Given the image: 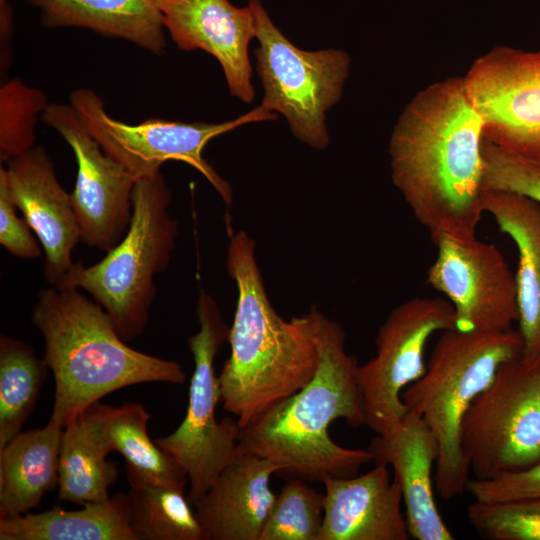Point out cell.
I'll use <instances>...</instances> for the list:
<instances>
[{
  "label": "cell",
  "instance_id": "12",
  "mask_svg": "<svg viewBox=\"0 0 540 540\" xmlns=\"http://www.w3.org/2000/svg\"><path fill=\"white\" fill-rule=\"evenodd\" d=\"M436 258L426 281L452 305L463 332H503L518 321L515 274L501 252L475 235L431 237Z\"/></svg>",
  "mask_w": 540,
  "mask_h": 540
},
{
  "label": "cell",
  "instance_id": "28",
  "mask_svg": "<svg viewBox=\"0 0 540 540\" xmlns=\"http://www.w3.org/2000/svg\"><path fill=\"white\" fill-rule=\"evenodd\" d=\"M324 499L307 481L289 479L276 494L260 540H320Z\"/></svg>",
  "mask_w": 540,
  "mask_h": 540
},
{
  "label": "cell",
  "instance_id": "32",
  "mask_svg": "<svg viewBox=\"0 0 540 540\" xmlns=\"http://www.w3.org/2000/svg\"><path fill=\"white\" fill-rule=\"evenodd\" d=\"M466 491L479 502L540 497V460L524 469L469 480Z\"/></svg>",
  "mask_w": 540,
  "mask_h": 540
},
{
  "label": "cell",
  "instance_id": "19",
  "mask_svg": "<svg viewBox=\"0 0 540 540\" xmlns=\"http://www.w3.org/2000/svg\"><path fill=\"white\" fill-rule=\"evenodd\" d=\"M281 467L252 454H240L194 504L206 540H260L276 494L270 479Z\"/></svg>",
  "mask_w": 540,
  "mask_h": 540
},
{
  "label": "cell",
  "instance_id": "24",
  "mask_svg": "<svg viewBox=\"0 0 540 540\" xmlns=\"http://www.w3.org/2000/svg\"><path fill=\"white\" fill-rule=\"evenodd\" d=\"M0 540H137L129 526L127 494L118 492L79 510L60 506L0 520Z\"/></svg>",
  "mask_w": 540,
  "mask_h": 540
},
{
  "label": "cell",
  "instance_id": "4",
  "mask_svg": "<svg viewBox=\"0 0 540 540\" xmlns=\"http://www.w3.org/2000/svg\"><path fill=\"white\" fill-rule=\"evenodd\" d=\"M32 323L43 337L44 360L55 380L50 419L63 428L90 405L124 387L186 381L179 363L128 346L105 309L80 289H42Z\"/></svg>",
  "mask_w": 540,
  "mask_h": 540
},
{
  "label": "cell",
  "instance_id": "23",
  "mask_svg": "<svg viewBox=\"0 0 540 540\" xmlns=\"http://www.w3.org/2000/svg\"><path fill=\"white\" fill-rule=\"evenodd\" d=\"M47 28L82 27L129 41L155 55L166 49L156 0H25Z\"/></svg>",
  "mask_w": 540,
  "mask_h": 540
},
{
  "label": "cell",
  "instance_id": "10",
  "mask_svg": "<svg viewBox=\"0 0 540 540\" xmlns=\"http://www.w3.org/2000/svg\"><path fill=\"white\" fill-rule=\"evenodd\" d=\"M70 104L103 151L137 179L159 171L168 160L182 161L199 171L226 204L232 202L231 186L203 157L205 146L213 138L243 124L276 119L273 112L259 106L222 123L152 118L133 125L110 116L102 98L87 88L73 91Z\"/></svg>",
  "mask_w": 540,
  "mask_h": 540
},
{
  "label": "cell",
  "instance_id": "22",
  "mask_svg": "<svg viewBox=\"0 0 540 540\" xmlns=\"http://www.w3.org/2000/svg\"><path fill=\"white\" fill-rule=\"evenodd\" d=\"M63 430L50 419L0 448V520L30 512L56 488Z\"/></svg>",
  "mask_w": 540,
  "mask_h": 540
},
{
  "label": "cell",
  "instance_id": "17",
  "mask_svg": "<svg viewBox=\"0 0 540 540\" xmlns=\"http://www.w3.org/2000/svg\"><path fill=\"white\" fill-rule=\"evenodd\" d=\"M375 464L390 465L402 492L410 537L453 540L433 492V467L439 454L435 435L425 420L408 412L385 434H376L367 448Z\"/></svg>",
  "mask_w": 540,
  "mask_h": 540
},
{
  "label": "cell",
  "instance_id": "33",
  "mask_svg": "<svg viewBox=\"0 0 540 540\" xmlns=\"http://www.w3.org/2000/svg\"><path fill=\"white\" fill-rule=\"evenodd\" d=\"M4 171L0 167V244L10 254L23 259H35L41 256V244L32 229L23 218L18 217Z\"/></svg>",
  "mask_w": 540,
  "mask_h": 540
},
{
  "label": "cell",
  "instance_id": "5",
  "mask_svg": "<svg viewBox=\"0 0 540 540\" xmlns=\"http://www.w3.org/2000/svg\"><path fill=\"white\" fill-rule=\"evenodd\" d=\"M524 352L518 329L503 332L443 331L425 373L402 392L409 411L421 416L436 437L435 488L451 500L466 491L470 467L461 448V425L473 401L500 367Z\"/></svg>",
  "mask_w": 540,
  "mask_h": 540
},
{
  "label": "cell",
  "instance_id": "3",
  "mask_svg": "<svg viewBox=\"0 0 540 540\" xmlns=\"http://www.w3.org/2000/svg\"><path fill=\"white\" fill-rule=\"evenodd\" d=\"M342 326L319 314L320 359L311 380L253 424L240 428V454L279 465L277 475L322 483L325 476L349 478L373 462L368 449L345 448L329 436V425L343 418L352 427L365 424L356 379L357 360L345 349Z\"/></svg>",
  "mask_w": 540,
  "mask_h": 540
},
{
  "label": "cell",
  "instance_id": "1",
  "mask_svg": "<svg viewBox=\"0 0 540 540\" xmlns=\"http://www.w3.org/2000/svg\"><path fill=\"white\" fill-rule=\"evenodd\" d=\"M484 121L463 77L419 91L389 142L392 181L431 237L475 235L481 221Z\"/></svg>",
  "mask_w": 540,
  "mask_h": 540
},
{
  "label": "cell",
  "instance_id": "21",
  "mask_svg": "<svg viewBox=\"0 0 540 540\" xmlns=\"http://www.w3.org/2000/svg\"><path fill=\"white\" fill-rule=\"evenodd\" d=\"M82 412L105 451L118 452L125 460L130 485L185 487L188 478L182 467L150 438V413L141 403L111 406L98 401Z\"/></svg>",
  "mask_w": 540,
  "mask_h": 540
},
{
  "label": "cell",
  "instance_id": "27",
  "mask_svg": "<svg viewBox=\"0 0 540 540\" xmlns=\"http://www.w3.org/2000/svg\"><path fill=\"white\" fill-rule=\"evenodd\" d=\"M48 366L26 342L0 337V448L21 432L33 410Z\"/></svg>",
  "mask_w": 540,
  "mask_h": 540
},
{
  "label": "cell",
  "instance_id": "30",
  "mask_svg": "<svg viewBox=\"0 0 540 540\" xmlns=\"http://www.w3.org/2000/svg\"><path fill=\"white\" fill-rule=\"evenodd\" d=\"M467 516L474 530L490 540H540V497L473 501Z\"/></svg>",
  "mask_w": 540,
  "mask_h": 540
},
{
  "label": "cell",
  "instance_id": "31",
  "mask_svg": "<svg viewBox=\"0 0 540 540\" xmlns=\"http://www.w3.org/2000/svg\"><path fill=\"white\" fill-rule=\"evenodd\" d=\"M483 190L528 197L540 205V160L502 148L485 138Z\"/></svg>",
  "mask_w": 540,
  "mask_h": 540
},
{
  "label": "cell",
  "instance_id": "15",
  "mask_svg": "<svg viewBox=\"0 0 540 540\" xmlns=\"http://www.w3.org/2000/svg\"><path fill=\"white\" fill-rule=\"evenodd\" d=\"M4 171L11 198L44 252V279L55 286L74 266L72 252L81 241L70 194L42 146L11 159Z\"/></svg>",
  "mask_w": 540,
  "mask_h": 540
},
{
  "label": "cell",
  "instance_id": "18",
  "mask_svg": "<svg viewBox=\"0 0 540 540\" xmlns=\"http://www.w3.org/2000/svg\"><path fill=\"white\" fill-rule=\"evenodd\" d=\"M320 540H409L402 492L388 466L349 478L325 476Z\"/></svg>",
  "mask_w": 540,
  "mask_h": 540
},
{
  "label": "cell",
  "instance_id": "9",
  "mask_svg": "<svg viewBox=\"0 0 540 540\" xmlns=\"http://www.w3.org/2000/svg\"><path fill=\"white\" fill-rule=\"evenodd\" d=\"M460 439L477 479L540 460V356L522 354L500 367L466 412Z\"/></svg>",
  "mask_w": 540,
  "mask_h": 540
},
{
  "label": "cell",
  "instance_id": "14",
  "mask_svg": "<svg viewBox=\"0 0 540 540\" xmlns=\"http://www.w3.org/2000/svg\"><path fill=\"white\" fill-rule=\"evenodd\" d=\"M464 78L485 138L540 160V50L496 46L478 57Z\"/></svg>",
  "mask_w": 540,
  "mask_h": 540
},
{
  "label": "cell",
  "instance_id": "11",
  "mask_svg": "<svg viewBox=\"0 0 540 540\" xmlns=\"http://www.w3.org/2000/svg\"><path fill=\"white\" fill-rule=\"evenodd\" d=\"M455 326L447 299L412 298L389 313L377 332L376 355L356 369L364 425L382 435L408 412L402 392L425 373L429 339Z\"/></svg>",
  "mask_w": 540,
  "mask_h": 540
},
{
  "label": "cell",
  "instance_id": "20",
  "mask_svg": "<svg viewBox=\"0 0 540 540\" xmlns=\"http://www.w3.org/2000/svg\"><path fill=\"white\" fill-rule=\"evenodd\" d=\"M481 206L516 246L517 323L523 354L540 356V205L520 194L486 190Z\"/></svg>",
  "mask_w": 540,
  "mask_h": 540
},
{
  "label": "cell",
  "instance_id": "34",
  "mask_svg": "<svg viewBox=\"0 0 540 540\" xmlns=\"http://www.w3.org/2000/svg\"><path fill=\"white\" fill-rule=\"evenodd\" d=\"M12 14L7 0H0V30L1 37L6 38L11 30Z\"/></svg>",
  "mask_w": 540,
  "mask_h": 540
},
{
  "label": "cell",
  "instance_id": "29",
  "mask_svg": "<svg viewBox=\"0 0 540 540\" xmlns=\"http://www.w3.org/2000/svg\"><path fill=\"white\" fill-rule=\"evenodd\" d=\"M46 94L20 79L0 89V160L7 163L35 147L38 118L48 106Z\"/></svg>",
  "mask_w": 540,
  "mask_h": 540
},
{
  "label": "cell",
  "instance_id": "2",
  "mask_svg": "<svg viewBox=\"0 0 540 540\" xmlns=\"http://www.w3.org/2000/svg\"><path fill=\"white\" fill-rule=\"evenodd\" d=\"M226 266L238 301L228 342L231 354L218 375L223 409L245 428L314 376L320 359V311L284 320L267 297L254 240L229 232Z\"/></svg>",
  "mask_w": 540,
  "mask_h": 540
},
{
  "label": "cell",
  "instance_id": "7",
  "mask_svg": "<svg viewBox=\"0 0 540 540\" xmlns=\"http://www.w3.org/2000/svg\"><path fill=\"white\" fill-rule=\"evenodd\" d=\"M196 316L199 331L188 339L194 358L185 417L171 434L155 439L182 467L189 482L188 498L192 505L210 489L219 474L239 456L237 419L225 416L216 420L221 402L215 356L228 340L230 328L225 323L215 299L202 292Z\"/></svg>",
  "mask_w": 540,
  "mask_h": 540
},
{
  "label": "cell",
  "instance_id": "25",
  "mask_svg": "<svg viewBox=\"0 0 540 540\" xmlns=\"http://www.w3.org/2000/svg\"><path fill=\"white\" fill-rule=\"evenodd\" d=\"M81 412L63 430L58 474L60 500L85 505L109 498V487L118 477L117 465Z\"/></svg>",
  "mask_w": 540,
  "mask_h": 540
},
{
  "label": "cell",
  "instance_id": "26",
  "mask_svg": "<svg viewBox=\"0 0 540 540\" xmlns=\"http://www.w3.org/2000/svg\"><path fill=\"white\" fill-rule=\"evenodd\" d=\"M126 494L137 540H206L184 488L141 483L130 485Z\"/></svg>",
  "mask_w": 540,
  "mask_h": 540
},
{
  "label": "cell",
  "instance_id": "16",
  "mask_svg": "<svg viewBox=\"0 0 540 540\" xmlns=\"http://www.w3.org/2000/svg\"><path fill=\"white\" fill-rule=\"evenodd\" d=\"M162 22L181 50L201 49L220 63L229 92L251 103L248 46L255 37L251 8L237 7L229 0H156Z\"/></svg>",
  "mask_w": 540,
  "mask_h": 540
},
{
  "label": "cell",
  "instance_id": "13",
  "mask_svg": "<svg viewBox=\"0 0 540 540\" xmlns=\"http://www.w3.org/2000/svg\"><path fill=\"white\" fill-rule=\"evenodd\" d=\"M41 121L58 132L75 155L77 177L70 198L81 241L109 251L129 227L137 178L103 151L71 104H49Z\"/></svg>",
  "mask_w": 540,
  "mask_h": 540
},
{
  "label": "cell",
  "instance_id": "6",
  "mask_svg": "<svg viewBox=\"0 0 540 540\" xmlns=\"http://www.w3.org/2000/svg\"><path fill=\"white\" fill-rule=\"evenodd\" d=\"M170 203L171 192L160 170L137 179L132 217L123 238L97 263L75 262L54 286L90 294L126 342L145 330L157 295L155 277L171 261L178 223L170 215Z\"/></svg>",
  "mask_w": 540,
  "mask_h": 540
},
{
  "label": "cell",
  "instance_id": "8",
  "mask_svg": "<svg viewBox=\"0 0 540 540\" xmlns=\"http://www.w3.org/2000/svg\"><path fill=\"white\" fill-rule=\"evenodd\" d=\"M248 6L255 20L257 73L264 87L260 106L284 115L299 140L326 148V112L341 98L349 55L336 49H299L273 23L260 0H249Z\"/></svg>",
  "mask_w": 540,
  "mask_h": 540
}]
</instances>
